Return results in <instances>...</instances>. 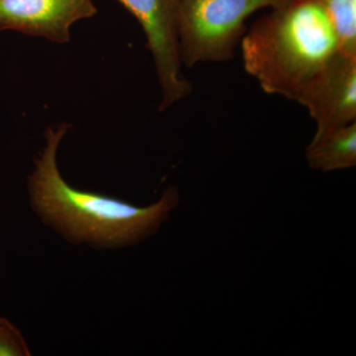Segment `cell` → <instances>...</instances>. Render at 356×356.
<instances>
[{
    "label": "cell",
    "instance_id": "obj_1",
    "mask_svg": "<svg viewBox=\"0 0 356 356\" xmlns=\"http://www.w3.org/2000/svg\"><path fill=\"white\" fill-rule=\"evenodd\" d=\"M243 67L268 95L298 102L341 55L339 41L318 0H289L243 35Z\"/></svg>",
    "mask_w": 356,
    "mask_h": 356
},
{
    "label": "cell",
    "instance_id": "obj_2",
    "mask_svg": "<svg viewBox=\"0 0 356 356\" xmlns=\"http://www.w3.org/2000/svg\"><path fill=\"white\" fill-rule=\"evenodd\" d=\"M67 131L63 124L44 134L46 145L30 177L33 202L44 218L67 235L102 245H128L154 233L177 207L179 197L168 189L158 202L136 207L123 201L72 188L60 175L57 153Z\"/></svg>",
    "mask_w": 356,
    "mask_h": 356
},
{
    "label": "cell",
    "instance_id": "obj_3",
    "mask_svg": "<svg viewBox=\"0 0 356 356\" xmlns=\"http://www.w3.org/2000/svg\"><path fill=\"white\" fill-rule=\"evenodd\" d=\"M289 0H180L178 43L182 65L227 62L247 32L245 21Z\"/></svg>",
    "mask_w": 356,
    "mask_h": 356
},
{
    "label": "cell",
    "instance_id": "obj_4",
    "mask_svg": "<svg viewBox=\"0 0 356 356\" xmlns=\"http://www.w3.org/2000/svg\"><path fill=\"white\" fill-rule=\"evenodd\" d=\"M133 14L146 35L153 57L161 102L159 110L170 108L191 95L192 86L182 74L178 43L180 0H118Z\"/></svg>",
    "mask_w": 356,
    "mask_h": 356
},
{
    "label": "cell",
    "instance_id": "obj_5",
    "mask_svg": "<svg viewBox=\"0 0 356 356\" xmlns=\"http://www.w3.org/2000/svg\"><path fill=\"white\" fill-rule=\"evenodd\" d=\"M96 13L93 0H0V29L65 44L72 26Z\"/></svg>",
    "mask_w": 356,
    "mask_h": 356
},
{
    "label": "cell",
    "instance_id": "obj_6",
    "mask_svg": "<svg viewBox=\"0 0 356 356\" xmlns=\"http://www.w3.org/2000/svg\"><path fill=\"white\" fill-rule=\"evenodd\" d=\"M297 102L317 124L314 137L356 122V57L337 56Z\"/></svg>",
    "mask_w": 356,
    "mask_h": 356
},
{
    "label": "cell",
    "instance_id": "obj_7",
    "mask_svg": "<svg viewBox=\"0 0 356 356\" xmlns=\"http://www.w3.org/2000/svg\"><path fill=\"white\" fill-rule=\"evenodd\" d=\"M305 156L312 170L322 172L356 165V122L332 129L312 139Z\"/></svg>",
    "mask_w": 356,
    "mask_h": 356
},
{
    "label": "cell",
    "instance_id": "obj_8",
    "mask_svg": "<svg viewBox=\"0 0 356 356\" xmlns=\"http://www.w3.org/2000/svg\"><path fill=\"white\" fill-rule=\"evenodd\" d=\"M336 33L341 53L356 57V0H318Z\"/></svg>",
    "mask_w": 356,
    "mask_h": 356
},
{
    "label": "cell",
    "instance_id": "obj_9",
    "mask_svg": "<svg viewBox=\"0 0 356 356\" xmlns=\"http://www.w3.org/2000/svg\"><path fill=\"white\" fill-rule=\"evenodd\" d=\"M27 344L9 321L0 317V356L29 355Z\"/></svg>",
    "mask_w": 356,
    "mask_h": 356
}]
</instances>
